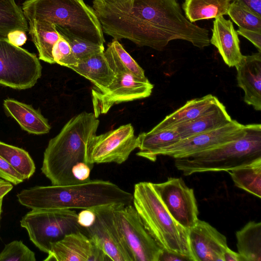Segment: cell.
I'll use <instances>...</instances> for the list:
<instances>
[{
  "label": "cell",
  "instance_id": "6da1fadb",
  "mask_svg": "<svg viewBox=\"0 0 261 261\" xmlns=\"http://www.w3.org/2000/svg\"><path fill=\"white\" fill-rule=\"evenodd\" d=\"M19 202L32 210H84L132 204L133 194L101 179L64 185L37 186L17 194Z\"/></svg>",
  "mask_w": 261,
  "mask_h": 261
},
{
  "label": "cell",
  "instance_id": "7a4b0ae2",
  "mask_svg": "<svg viewBox=\"0 0 261 261\" xmlns=\"http://www.w3.org/2000/svg\"><path fill=\"white\" fill-rule=\"evenodd\" d=\"M99 124L93 113L83 112L70 119L49 140L41 170L52 185L79 183L72 173V168L79 163H86L87 146L96 135Z\"/></svg>",
  "mask_w": 261,
  "mask_h": 261
},
{
  "label": "cell",
  "instance_id": "3957f363",
  "mask_svg": "<svg viewBox=\"0 0 261 261\" xmlns=\"http://www.w3.org/2000/svg\"><path fill=\"white\" fill-rule=\"evenodd\" d=\"M132 204L145 227L160 247L193 261L188 230L171 216L161 200L152 182L136 184Z\"/></svg>",
  "mask_w": 261,
  "mask_h": 261
},
{
  "label": "cell",
  "instance_id": "277c9868",
  "mask_svg": "<svg viewBox=\"0 0 261 261\" xmlns=\"http://www.w3.org/2000/svg\"><path fill=\"white\" fill-rule=\"evenodd\" d=\"M241 138L215 148L175 159V166L185 176L226 171L261 159V124L245 125Z\"/></svg>",
  "mask_w": 261,
  "mask_h": 261
},
{
  "label": "cell",
  "instance_id": "5b68a950",
  "mask_svg": "<svg viewBox=\"0 0 261 261\" xmlns=\"http://www.w3.org/2000/svg\"><path fill=\"white\" fill-rule=\"evenodd\" d=\"M21 9L29 21L45 20L77 37L104 46L98 18L83 0H27Z\"/></svg>",
  "mask_w": 261,
  "mask_h": 261
},
{
  "label": "cell",
  "instance_id": "8992f818",
  "mask_svg": "<svg viewBox=\"0 0 261 261\" xmlns=\"http://www.w3.org/2000/svg\"><path fill=\"white\" fill-rule=\"evenodd\" d=\"M20 223L34 244L47 254L52 243L68 234L82 232L88 236L86 228L79 224L77 214L73 210H32Z\"/></svg>",
  "mask_w": 261,
  "mask_h": 261
},
{
  "label": "cell",
  "instance_id": "52a82bcc",
  "mask_svg": "<svg viewBox=\"0 0 261 261\" xmlns=\"http://www.w3.org/2000/svg\"><path fill=\"white\" fill-rule=\"evenodd\" d=\"M42 74L35 54L0 37V85L18 90L33 87Z\"/></svg>",
  "mask_w": 261,
  "mask_h": 261
},
{
  "label": "cell",
  "instance_id": "ba28073f",
  "mask_svg": "<svg viewBox=\"0 0 261 261\" xmlns=\"http://www.w3.org/2000/svg\"><path fill=\"white\" fill-rule=\"evenodd\" d=\"M112 210L134 261H159L162 249L145 227L133 205H114Z\"/></svg>",
  "mask_w": 261,
  "mask_h": 261
},
{
  "label": "cell",
  "instance_id": "9c48e42d",
  "mask_svg": "<svg viewBox=\"0 0 261 261\" xmlns=\"http://www.w3.org/2000/svg\"><path fill=\"white\" fill-rule=\"evenodd\" d=\"M130 124L122 125L90 140L87 148L86 162L93 168L94 164L125 162L138 147L137 137Z\"/></svg>",
  "mask_w": 261,
  "mask_h": 261
},
{
  "label": "cell",
  "instance_id": "30bf717a",
  "mask_svg": "<svg viewBox=\"0 0 261 261\" xmlns=\"http://www.w3.org/2000/svg\"><path fill=\"white\" fill-rule=\"evenodd\" d=\"M153 88L148 80L127 72H119L113 83L103 90H92L93 113L96 117L107 113L115 104L149 96Z\"/></svg>",
  "mask_w": 261,
  "mask_h": 261
},
{
  "label": "cell",
  "instance_id": "8fae6325",
  "mask_svg": "<svg viewBox=\"0 0 261 261\" xmlns=\"http://www.w3.org/2000/svg\"><path fill=\"white\" fill-rule=\"evenodd\" d=\"M172 217L189 230L198 220V209L194 190L181 177H169L163 182L153 183Z\"/></svg>",
  "mask_w": 261,
  "mask_h": 261
},
{
  "label": "cell",
  "instance_id": "7c38bea8",
  "mask_svg": "<svg viewBox=\"0 0 261 261\" xmlns=\"http://www.w3.org/2000/svg\"><path fill=\"white\" fill-rule=\"evenodd\" d=\"M112 207L113 205H107L92 208L95 219L91 226L86 228L88 236L105 251L112 261H134L115 220Z\"/></svg>",
  "mask_w": 261,
  "mask_h": 261
},
{
  "label": "cell",
  "instance_id": "4fadbf2b",
  "mask_svg": "<svg viewBox=\"0 0 261 261\" xmlns=\"http://www.w3.org/2000/svg\"><path fill=\"white\" fill-rule=\"evenodd\" d=\"M245 125L234 120L217 129L181 140L160 150L156 156L162 155L174 159L188 156L233 141L245 133Z\"/></svg>",
  "mask_w": 261,
  "mask_h": 261
},
{
  "label": "cell",
  "instance_id": "5bb4252c",
  "mask_svg": "<svg viewBox=\"0 0 261 261\" xmlns=\"http://www.w3.org/2000/svg\"><path fill=\"white\" fill-rule=\"evenodd\" d=\"M44 261H112L91 239L82 232L65 236L52 243Z\"/></svg>",
  "mask_w": 261,
  "mask_h": 261
},
{
  "label": "cell",
  "instance_id": "9a60e30c",
  "mask_svg": "<svg viewBox=\"0 0 261 261\" xmlns=\"http://www.w3.org/2000/svg\"><path fill=\"white\" fill-rule=\"evenodd\" d=\"M188 237L193 261H224L226 238L208 222L198 219Z\"/></svg>",
  "mask_w": 261,
  "mask_h": 261
},
{
  "label": "cell",
  "instance_id": "2e32d148",
  "mask_svg": "<svg viewBox=\"0 0 261 261\" xmlns=\"http://www.w3.org/2000/svg\"><path fill=\"white\" fill-rule=\"evenodd\" d=\"M238 86L244 92V101L261 110V52L243 56L235 66Z\"/></svg>",
  "mask_w": 261,
  "mask_h": 261
},
{
  "label": "cell",
  "instance_id": "e0dca14e",
  "mask_svg": "<svg viewBox=\"0 0 261 261\" xmlns=\"http://www.w3.org/2000/svg\"><path fill=\"white\" fill-rule=\"evenodd\" d=\"M212 31L210 43L218 49L227 65L235 67L243 55L240 50L238 34L231 21L226 19L223 16L216 18Z\"/></svg>",
  "mask_w": 261,
  "mask_h": 261
},
{
  "label": "cell",
  "instance_id": "ac0fdd59",
  "mask_svg": "<svg viewBox=\"0 0 261 261\" xmlns=\"http://www.w3.org/2000/svg\"><path fill=\"white\" fill-rule=\"evenodd\" d=\"M220 103L218 98L212 94L187 101L183 106L166 116L150 131L155 132L174 129L213 110Z\"/></svg>",
  "mask_w": 261,
  "mask_h": 261
},
{
  "label": "cell",
  "instance_id": "d6986e66",
  "mask_svg": "<svg viewBox=\"0 0 261 261\" xmlns=\"http://www.w3.org/2000/svg\"><path fill=\"white\" fill-rule=\"evenodd\" d=\"M71 69L90 81L98 90L107 88L116 77L104 51L79 60L77 66Z\"/></svg>",
  "mask_w": 261,
  "mask_h": 261
},
{
  "label": "cell",
  "instance_id": "ffe728a7",
  "mask_svg": "<svg viewBox=\"0 0 261 261\" xmlns=\"http://www.w3.org/2000/svg\"><path fill=\"white\" fill-rule=\"evenodd\" d=\"M3 105L7 114L17 122L23 130L34 135L49 132L51 127L47 119L31 105L12 98L6 99Z\"/></svg>",
  "mask_w": 261,
  "mask_h": 261
},
{
  "label": "cell",
  "instance_id": "44dd1931",
  "mask_svg": "<svg viewBox=\"0 0 261 261\" xmlns=\"http://www.w3.org/2000/svg\"><path fill=\"white\" fill-rule=\"evenodd\" d=\"M232 120L225 107L221 102L213 110L191 121L177 126L175 129L181 140L220 128L229 123Z\"/></svg>",
  "mask_w": 261,
  "mask_h": 261
},
{
  "label": "cell",
  "instance_id": "7402d4cb",
  "mask_svg": "<svg viewBox=\"0 0 261 261\" xmlns=\"http://www.w3.org/2000/svg\"><path fill=\"white\" fill-rule=\"evenodd\" d=\"M29 23L28 32L38 50L39 59L49 64L55 63L52 51L60 38L55 25L43 20L32 19Z\"/></svg>",
  "mask_w": 261,
  "mask_h": 261
},
{
  "label": "cell",
  "instance_id": "603a6c76",
  "mask_svg": "<svg viewBox=\"0 0 261 261\" xmlns=\"http://www.w3.org/2000/svg\"><path fill=\"white\" fill-rule=\"evenodd\" d=\"M137 137L139 150L137 155L152 162L156 160L160 150L181 140L175 128L155 132L150 130L140 133Z\"/></svg>",
  "mask_w": 261,
  "mask_h": 261
},
{
  "label": "cell",
  "instance_id": "cb8c5ba5",
  "mask_svg": "<svg viewBox=\"0 0 261 261\" xmlns=\"http://www.w3.org/2000/svg\"><path fill=\"white\" fill-rule=\"evenodd\" d=\"M242 261H261V222L250 221L236 232Z\"/></svg>",
  "mask_w": 261,
  "mask_h": 261
},
{
  "label": "cell",
  "instance_id": "d4e9b609",
  "mask_svg": "<svg viewBox=\"0 0 261 261\" xmlns=\"http://www.w3.org/2000/svg\"><path fill=\"white\" fill-rule=\"evenodd\" d=\"M230 0H185L186 18L191 22L227 15Z\"/></svg>",
  "mask_w": 261,
  "mask_h": 261
},
{
  "label": "cell",
  "instance_id": "484cf974",
  "mask_svg": "<svg viewBox=\"0 0 261 261\" xmlns=\"http://www.w3.org/2000/svg\"><path fill=\"white\" fill-rule=\"evenodd\" d=\"M105 55L112 69L119 72L129 73L141 79H146L144 70L126 51L118 40L108 44Z\"/></svg>",
  "mask_w": 261,
  "mask_h": 261
},
{
  "label": "cell",
  "instance_id": "4316f807",
  "mask_svg": "<svg viewBox=\"0 0 261 261\" xmlns=\"http://www.w3.org/2000/svg\"><path fill=\"white\" fill-rule=\"evenodd\" d=\"M227 172L236 187L260 198L261 159Z\"/></svg>",
  "mask_w": 261,
  "mask_h": 261
},
{
  "label": "cell",
  "instance_id": "83f0119b",
  "mask_svg": "<svg viewBox=\"0 0 261 261\" xmlns=\"http://www.w3.org/2000/svg\"><path fill=\"white\" fill-rule=\"evenodd\" d=\"M15 30L29 31L22 9L14 0H0V37L7 38L10 32Z\"/></svg>",
  "mask_w": 261,
  "mask_h": 261
},
{
  "label": "cell",
  "instance_id": "f1b7e54d",
  "mask_svg": "<svg viewBox=\"0 0 261 261\" xmlns=\"http://www.w3.org/2000/svg\"><path fill=\"white\" fill-rule=\"evenodd\" d=\"M0 156L7 161L23 177L30 178L35 171L34 162L25 150L0 141Z\"/></svg>",
  "mask_w": 261,
  "mask_h": 261
},
{
  "label": "cell",
  "instance_id": "f546056e",
  "mask_svg": "<svg viewBox=\"0 0 261 261\" xmlns=\"http://www.w3.org/2000/svg\"><path fill=\"white\" fill-rule=\"evenodd\" d=\"M227 15L239 28L261 32V16L244 6L232 2L230 4Z\"/></svg>",
  "mask_w": 261,
  "mask_h": 261
},
{
  "label": "cell",
  "instance_id": "4dcf8cb0",
  "mask_svg": "<svg viewBox=\"0 0 261 261\" xmlns=\"http://www.w3.org/2000/svg\"><path fill=\"white\" fill-rule=\"evenodd\" d=\"M55 27L60 36L68 43L78 60L105 51L104 46L77 37L67 30Z\"/></svg>",
  "mask_w": 261,
  "mask_h": 261
},
{
  "label": "cell",
  "instance_id": "1f68e13d",
  "mask_svg": "<svg viewBox=\"0 0 261 261\" xmlns=\"http://www.w3.org/2000/svg\"><path fill=\"white\" fill-rule=\"evenodd\" d=\"M35 255L21 241L5 245L0 253V261H35Z\"/></svg>",
  "mask_w": 261,
  "mask_h": 261
},
{
  "label": "cell",
  "instance_id": "d6a6232c",
  "mask_svg": "<svg viewBox=\"0 0 261 261\" xmlns=\"http://www.w3.org/2000/svg\"><path fill=\"white\" fill-rule=\"evenodd\" d=\"M52 54L55 63L69 68L77 66L78 59L68 43L60 36L53 48Z\"/></svg>",
  "mask_w": 261,
  "mask_h": 261
},
{
  "label": "cell",
  "instance_id": "836d02e7",
  "mask_svg": "<svg viewBox=\"0 0 261 261\" xmlns=\"http://www.w3.org/2000/svg\"><path fill=\"white\" fill-rule=\"evenodd\" d=\"M0 178L14 185L21 183L24 180L22 175L1 156Z\"/></svg>",
  "mask_w": 261,
  "mask_h": 261
},
{
  "label": "cell",
  "instance_id": "e575fe53",
  "mask_svg": "<svg viewBox=\"0 0 261 261\" xmlns=\"http://www.w3.org/2000/svg\"><path fill=\"white\" fill-rule=\"evenodd\" d=\"M91 168L87 163L81 162L73 167L72 173L79 182H85L90 180V174Z\"/></svg>",
  "mask_w": 261,
  "mask_h": 261
},
{
  "label": "cell",
  "instance_id": "d590c367",
  "mask_svg": "<svg viewBox=\"0 0 261 261\" xmlns=\"http://www.w3.org/2000/svg\"><path fill=\"white\" fill-rule=\"evenodd\" d=\"M237 32L250 41L261 52V32L239 28Z\"/></svg>",
  "mask_w": 261,
  "mask_h": 261
},
{
  "label": "cell",
  "instance_id": "8d00e7d4",
  "mask_svg": "<svg viewBox=\"0 0 261 261\" xmlns=\"http://www.w3.org/2000/svg\"><path fill=\"white\" fill-rule=\"evenodd\" d=\"M95 219V215L91 209L82 210L77 214V222L83 227L87 228L91 226Z\"/></svg>",
  "mask_w": 261,
  "mask_h": 261
},
{
  "label": "cell",
  "instance_id": "74e56055",
  "mask_svg": "<svg viewBox=\"0 0 261 261\" xmlns=\"http://www.w3.org/2000/svg\"><path fill=\"white\" fill-rule=\"evenodd\" d=\"M7 39L12 44L20 47L26 42L27 37L24 31L15 30L7 35Z\"/></svg>",
  "mask_w": 261,
  "mask_h": 261
},
{
  "label": "cell",
  "instance_id": "f35d334b",
  "mask_svg": "<svg viewBox=\"0 0 261 261\" xmlns=\"http://www.w3.org/2000/svg\"><path fill=\"white\" fill-rule=\"evenodd\" d=\"M246 7L256 14L261 16V0H230Z\"/></svg>",
  "mask_w": 261,
  "mask_h": 261
},
{
  "label": "cell",
  "instance_id": "ab89813d",
  "mask_svg": "<svg viewBox=\"0 0 261 261\" xmlns=\"http://www.w3.org/2000/svg\"><path fill=\"white\" fill-rule=\"evenodd\" d=\"M190 261L188 258L180 254L162 249L159 261Z\"/></svg>",
  "mask_w": 261,
  "mask_h": 261
},
{
  "label": "cell",
  "instance_id": "60d3db41",
  "mask_svg": "<svg viewBox=\"0 0 261 261\" xmlns=\"http://www.w3.org/2000/svg\"><path fill=\"white\" fill-rule=\"evenodd\" d=\"M223 260L224 261H242L240 255L231 250L229 247L224 253Z\"/></svg>",
  "mask_w": 261,
  "mask_h": 261
},
{
  "label": "cell",
  "instance_id": "b9f144b4",
  "mask_svg": "<svg viewBox=\"0 0 261 261\" xmlns=\"http://www.w3.org/2000/svg\"><path fill=\"white\" fill-rule=\"evenodd\" d=\"M12 189L11 183L0 178V199H3Z\"/></svg>",
  "mask_w": 261,
  "mask_h": 261
},
{
  "label": "cell",
  "instance_id": "7bdbcfd3",
  "mask_svg": "<svg viewBox=\"0 0 261 261\" xmlns=\"http://www.w3.org/2000/svg\"><path fill=\"white\" fill-rule=\"evenodd\" d=\"M93 1L97 2L100 3L113 4V5H123L129 4L132 6L133 0H93Z\"/></svg>",
  "mask_w": 261,
  "mask_h": 261
},
{
  "label": "cell",
  "instance_id": "ee69618b",
  "mask_svg": "<svg viewBox=\"0 0 261 261\" xmlns=\"http://www.w3.org/2000/svg\"><path fill=\"white\" fill-rule=\"evenodd\" d=\"M3 199H0V218H1V213H2V207Z\"/></svg>",
  "mask_w": 261,
  "mask_h": 261
}]
</instances>
